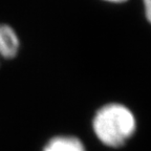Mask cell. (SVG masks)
Masks as SVG:
<instances>
[{"mask_svg":"<svg viewBox=\"0 0 151 151\" xmlns=\"http://www.w3.org/2000/svg\"><path fill=\"white\" fill-rule=\"evenodd\" d=\"M104 1H107V2H111V3H121L126 1V0H104Z\"/></svg>","mask_w":151,"mask_h":151,"instance_id":"5b68a950","label":"cell"},{"mask_svg":"<svg viewBox=\"0 0 151 151\" xmlns=\"http://www.w3.org/2000/svg\"><path fill=\"white\" fill-rule=\"evenodd\" d=\"M20 50V39L14 28L0 24V55L1 59H14Z\"/></svg>","mask_w":151,"mask_h":151,"instance_id":"7a4b0ae2","label":"cell"},{"mask_svg":"<svg viewBox=\"0 0 151 151\" xmlns=\"http://www.w3.org/2000/svg\"><path fill=\"white\" fill-rule=\"evenodd\" d=\"M92 128L94 134L105 146L120 148L135 133L137 119L125 105L109 103L96 112Z\"/></svg>","mask_w":151,"mask_h":151,"instance_id":"6da1fadb","label":"cell"},{"mask_svg":"<svg viewBox=\"0 0 151 151\" xmlns=\"http://www.w3.org/2000/svg\"><path fill=\"white\" fill-rule=\"evenodd\" d=\"M145 6V14L148 19V21L151 23V0H143Z\"/></svg>","mask_w":151,"mask_h":151,"instance_id":"277c9868","label":"cell"},{"mask_svg":"<svg viewBox=\"0 0 151 151\" xmlns=\"http://www.w3.org/2000/svg\"><path fill=\"white\" fill-rule=\"evenodd\" d=\"M43 151H86L83 143L75 137L60 135L50 139Z\"/></svg>","mask_w":151,"mask_h":151,"instance_id":"3957f363","label":"cell"},{"mask_svg":"<svg viewBox=\"0 0 151 151\" xmlns=\"http://www.w3.org/2000/svg\"><path fill=\"white\" fill-rule=\"evenodd\" d=\"M0 60H1V55H0Z\"/></svg>","mask_w":151,"mask_h":151,"instance_id":"8992f818","label":"cell"}]
</instances>
